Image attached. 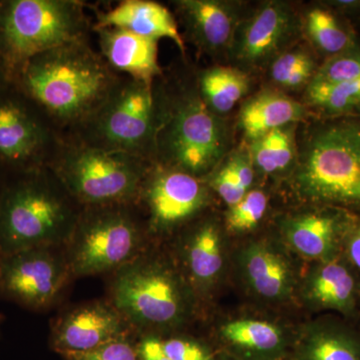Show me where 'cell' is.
<instances>
[{
	"label": "cell",
	"instance_id": "74e56055",
	"mask_svg": "<svg viewBox=\"0 0 360 360\" xmlns=\"http://www.w3.org/2000/svg\"><path fill=\"white\" fill-rule=\"evenodd\" d=\"M326 6L343 15H360V0H336L326 2Z\"/></svg>",
	"mask_w": 360,
	"mask_h": 360
},
{
	"label": "cell",
	"instance_id": "7402d4cb",
	"mask_svg": "<svg viewBox=\"0 0 360 360\" xmlns=\"http://www.w3.org/2000/svg\"><path fill=\"white\" fill-rule=\"evenodd\" d=\"M250 86L248 75L236 68L215 66L200 77V97L215 115L229 112L245 96Z\"/></svg>",
	"mask_w": 360,
	"mask_h": 360
},
{
	"label": "cell",
	"instance_id": "2e32d148",
	"mask_svg": "<svg viewBox=\"0 0 360 360\" xmlns=\"http://www.w3.org/2000/svg\"><path fill=\"white\" fill-rule=\"evenodd\" d=\"M104 27L122 28L158 41L170 39L180 51H186L174 15L167 7L150 0H124L110 11L98 13L94 30Z\"/></svg>",
	"mask_w": 360,
	"mask_h": 360
},
{
	"label": "cell",
	"instance_id": "f546056e",
	"mask_svg": "<svg viewBox=\"0 0 360 360\" xmlns=\"http://www.w3.org/2000/svg\"><path fill=\"white\" fill-rule=\"evenodd\" d=\"M267 198L262 191H251L236 205L231 206L226 224L232 231H248L255 229L264 217Z\"/></svg>",
	"mask_w": 360,
	"mask_h": 360
},
{
	"label": "cell",
	"instance_id": "8d00e7d4",
	"mask_svg": "<svg viewBox=\"0 0 360 360\" xmlns=\"http://www.w3.org/2000/svg\"><path fill=\"white\" fill-rule=\"evenodd\" d=\"M139 360H170L162 347V341L153 336H148L137 345Z\"/></svg>",
	"mask_w": 360,
	"mask_h": 360
},
{
	"label": "cell",
	"instance_id": "d590c367",
	"mask_svg": "<svg viewBox=\"0 0 360 360\" xmlns=\"http://www.w3.org/2000/svg\"><path fill=\"white\" fill-rule=\"evenodd\" d=\"M342 248L345 257L360 272V219H355L348 231Z\"/></svg>",
	"mask_w": 360,
	"mask_h": 360
},
{
	"label": "cell",
	"instance_id": "484cf974",
	"mask_svg": "<svg viewBox=\"0 0 360 360\" xmlns=\"http://www.w3.org/2000/svg\"><path fill=\"white\" fill-rule=\"evenodd\" d=\"M253 167L264 174H274L286 169L295 155V139L288 127L272 130L251 141L250 151Z\"/></svg>",
	"mask_w": 360,
	"mask_h": 360
},
{
	"label": "cell",
	"instance_id": "6da1fadb",
	"mask_svg": "<svg viewBox=\"0 0 360 360\" xmlns=\"http://www.w3.org/2000/svg\"><path fill=\"white\" fill-rule=\"evenodd\" d=\"M18 75L25 94L53 124L75 131L89 122L122 79L87 39L42 52Z\"/></svg>",
	"mask_w": 360,
	"mask_h": 360
},
{
	"label": "cell",
	"instance_id": "d4e9b609",
	"mask_svg": "<svg viewBox=\"0 0 360 360\" xmlns=\"http://www.w3.org/2000/svg\"><path fill=\"white\" fill-rule=\"evenodd\" d=\"M307 99L330 120L360 118V78L338 84H309Z\"/></svg>",
	"mask_w": 360,
	"mask_h": 360
},
{
	"label": "cell",
	"instance_id": "d6986e66",
	"mask_svg": "<svg viewBox=\"0 0 360 360\" xmlns=\"http://www.w3.org/2000/svg\"><path fill=\"white\" fill-rule=\"evenodd\" d=\"M356 271L345 255L324 260L310 281V297L319 307L354 314L360 296Z\"/></svg>",
	"mask_w": 360,
	"mask_h": 360
},
{
	"label": "cell",
	"instance_id": "ba28073f",
	"mask_svg": "<svg viewBox=\"0 0 360 360\" xmlns=\"http://www.w3.org/2000/svg\"><path fill=\"white\" fill-rule=\"evenodd\" d=\"M66 243L71 276L116 271L141 255L142 233L127 205L85 207Z\"/></svg>",
	"mask_w": 360,
	"mask_h": 360
},
{
	"label": "cell",
	"instance_id": "4fadbf2b",
	"mask_svg": "<svg viewBox=\"0 0 360 360\" xmlns=\"http://www.w3.org/2000/svg\"><path fill=\"white\" fill-rule=\"evenodd\" d=\"M295 26V14L290 6L283 2H267L238 27L232 41L234 56L243 65H264L281 51Z\"/></svg>",
	"mask_w": 360,
	"mask_h": 360
},
{
	"label": "cell",
	"instance_id": "d6a6232c",
	"mask_svg": "<svg viewBox=\"0 0 360 360\" xmlns=\"http://www.w3.org/2000/svg\"><path fill=\"white\" fill-rule=\"evenodd\" d=\"M212 186L231 207L238 203L248 193L239 184L229 161L212 177Z\"/></svg>",
	"mask_w": 360,
	"mask_h": 360
},
{
	"label": "cell",
	"instance_id": "83f0119b",
	"mask_svg": "<svg viewBox=\"0 0 360 360\" xmlns=\"http://www.w3.org/2000/svg\"><path fill=\"white\" fill-rule=\"evenodd\" d=\"M222 335L234 345L257 350L274 349L281 341L279 329L266 321L229 322L222 328Z\"/></svg>",
	"mask_w": 360,
	"mask_h": 360
},
{
	"label": "cell",
	"instance_id": "7a4b0ae2",
	"mask_svg": "<svg viewBox=\"0 0 360 360\" xmlns=\"http://www.w3.org/2000/svg\"><path fill=\"white\" fill-rule=\"evenodd\" d=\"M295 182L303 196L345 210H360V118H335L310 134Z\"/></svg>",
	"mask_w": 360,
	"mask_h": 360
},
{
	"label": "cell",
	"instance_id": "4dcf8cb0",
	"mask_svg": "<svg viewBox=\"0 0 360 360\" xmlns=\"http://www.w3.org/2000/svg\"><path fill=\"white\" fill-rule=\"evenodd\" d=\"M65 360H139L136 345L127 338H118L89 352L61 354Z\"/></svg>",
	"mask_w": 360,
	"mask_h": 360
},
{
	"label": "cell",
	"instance_id": "cb8c5ba5",
	"mask_svg": "<svg viewBox=\"0 0 360 360\" xmlns=\"http://www.w3.org/2000/svg\"><path fill=\"white\" fill-rule=\"evenodd\" d=\"M186 258L189 274L196 283H208L214 279L222 266L221 243L214 225H202L191 234Z\"/></svg>",
	"mask_w": 360,
	"mask_h": 360
},
{
	"label": "cell",
	"instance_id": "e0dca14e",
	"mask_svg": "<svg viewBox=\"0 0 360 360\" xmlns=\"http://www.w3.org/2000/svg\"><path fill=\"white\" fill-rule=\"evenodd\" d=\"M175 6L187 32L201 49L217 52L232 44L238 20L231 4L217 0H179Z\"/></svg>",
	"mask_w": 360,
	"mask_h": 360
},
{
	"label": "cell",
	"instance_id": "52a82bcc",
	"mask_svg": "<svg viewBox=\"0 0 360 360\" xmlns=\"http://www.w3.org/2000/svg\"><path fill=\"white\" fill-rule=\"evenodd\" d=\"M227 143L224 122L200 96L184 97L168 110L158 105L155 158L165 167L202 176L224 158Z\"/></svg>",
	"mask_w": 360,
	"mask_h": 360
},
{
	"label": "cell",
	"instance_id": "e575fe53",
	"mask_svg": "<svg viewBox=\"0 0 360 360\" xmlns=\"http://www.w3.org/2000/svg\"><path fill=\"white\" fill-rule=\"evenodd\" d=\"M239 184L248 193L255 179V167L251 162L250 153H239L229 160Z\"/></svg>",
	"mask_w": 360,
	"mask_h": 360
},
{
	"label": "cell",
	"instance_id": "836d02e7",
	"mask_svg": "<svg viewBox=\"0 0 360 360\" xmlns=\"http://www.w3.org/2000/svg\"><path fill=\"white\" fill-rule=\"evenodd\" d=\"M162 347L170 360H210L205 348L193 341L172 338L162 341Z\"/></svg>",
	"mask_w": 360,
	"mask_h": 360
},
{
	"label": "cell",
	"instance_id": "f35d334b",
	"mask_svg": "<svg viewBox=\"0 0 360 360\" xmlns=\"http://www.w3.org/2000/svg\"><path fill=\"white\" fill-rule=\"evenodd\" d=\"M0 78H1V70H0Z\"/></svg>",
	"mask_w": 360,
	"mask_h": 360
},
{
	"label": "cell",
	"instance_id": "5b68a950",
	"mask_svg": "<svg viewBox=\"0 0 360 360\" xmlns=\"http://www.w3.org/2000/svg\"><path fill=\"white\" fill-rule=\"evenodd\" d=\"M153 84L122 78L99 110L75 131V141L151 162L158 127Z\"/></svg>",
	"mask_w": 360,
	"mask_h": 360
},
{
	"label": "cell",
	"instance_id": "44dd1931",
	"mask_svg": "<svg viewBox=\"0 0 360 360\" xmlns=\"http://www.w3.org/2000/svg\"><path fill=\"white\" fill-rule=\"evenodd\" d=\"M307 32L314 46L328 58L360 46L352 27L329 7H315L309 11Z\"/></svg>",
	"mask_w": 360,
	"mask_h": 360
},
{
	"label": "cell",
	"instance_id": "603a6c76",
	"mask_svg": "<svg viewBox=\"0 0 360 360\" xmlns=\"http://www.w3.org/2000/svg\"><path fill=\"white\" fill-rule=\"evenodd\" d=\"M245 269L251 285L260 295L278 298L286 295L290 272L283 259L264 246H253L246 253Z\"/></svg>",
	"mask_w": 360,
	"mask_h": 360
},
{
	"label": "cell",
	"instance_id": "ffe728a7",
	"mask_svg": "<svg viewBox=\"0 0 360 360\" xmlns=\"http://www.w3.org/2000/svg\"><path fill=\"white\" fill-rule=\"evenodd\" d=\"M304 110L302 104L290 97L264 91L251 97L239 113V125L251 141L272 130L283 129L300 120Z\"/></svg>",
	"mask_w": 360,
	"mask_h": 360
},
{
	"label": "cell",
	"instance_id": "8992f818",
	"mask_svg": "<svg viewBox=\"0 0 360 360\" xmlns=\"http://www.w3.org/2000/svg\"><path fill=\"white\" fill-rule=\"evenodd\" d=\"M77 217L46 180H22L0 198V255L65 243Z\"/></svg>",
	"mask_w": 360,
	"mask_h": 360
},
{
	"label": "cell",
	"instance_id": "9c48e42d",
	"mask_svg": "<svg viewBox=\"0 0 360 360\" xmlns=\"http://www.w3.org/2000/svg\"><path fill=\"white\" fill-rule=\"evenodd\" d=\"M111 303L132 328H165L186 314V300L174 274L141 255L116 270Z\"/></svg>",
	"mask_w": 360,
	"mask_h": 360
},
{
	"label": "cell",
	"instance_id": "ac0fdd59",
	"mask_svg": "<svg viewBox=\"0 0 360 360\" xmlns=\"http://www.w3.org/2000/svg\"><path fill=\"white\" fill-rule=\"evenodd\" d=\"M49 143L47 127L25 106L0 101V156L11 162L35 160Z\"/></svg>",
	"mask_w": 360,
	"mask_h": 360
},
{
	"label": "cell",
	"instance_id": "3957f363",
	"mask_svg": "<svg viewBox=\"0 0 360 360\" xmlns=\"http://www.w3.org/2000/svg\"><path fill=\"white\" fill-rule=\"evenodd\" d=\"M84 2L11 0L0 4V58L20 71L30 59L63 45L86 40Z\"/></svg>",
	"mask_w": 360,
	"mask_h": 360
},
{
	"label": "cell",
	"instance_id": "30bf717a",
	"mask_svg": "<svg viewBox=\"0 0 360 360\" xmlns=\"http://www.w3.org/2000/svg\"><path fill=\"white\" fill-rule=\"evenodd\" d=\"M71 277L65 255L34 248L0 255V295L30 309L51 307Z\"/></svg>",
	"mask_w": 360,
	"mask_h": 360
},
{
	"label": "cell",
	"instance_id": "9a60e30c",
	"mask_svg": "<svg viewBox=\"0 0 360 360\" xmlns=\"http://www.w3.org/2000/svg\"><path fill=\"white\" fill-rule=\"evenodd\" d=\"M101 56L116 73L139 82L153 84L160 75L158 40L141 37L118 27L98 28Z\"/></svg>",
	"mask_w": 360,
	"mask_h": 360
},
{
	"label": "cell",
	"instance_id": "f1b7e54d",
	"mask_svg": "<svg viewBox=\"0 0 360 360\" xmlns=\"http://www.w3.org/2000/svg\"><path fill=\"white\" fill-rule=\"evenodd\" d=\"M360 78V46L326 58L309 84H338Z\"/></svg>",
	"mask_w": 360,
	"mask_h": 360
},
{
	"label": "cell",
	"instance_id": "7c38bea8",
	"mask_svg": "<svg viewBox=\"0 0 360 360\" xmlns=\"http://www.w3.org/2000/svg\"><path fill=\"white\" fill-rule=\"evenodd\" d=\"M131 328L112 303H85L61 314L52 324L51 347L60 354L89 352L127 338Z\"/></svg>",
	"mask_w": 360,
	"mask_h": 360
},
{
	"label": "cell",
	"instance_id": "4316f807",
	"mask_svg": "<svg viewBox=\"0 0 360 360\" xmlns=\"http://www.w3.org/2000/svg\"><path fill=\"white\" fill-rule=\"evenodd\" d=\"M311 360H360V340L347 329L319 331L309 348Z\"/></svg>",
	"mask_w": 360,
	"mask_h": 360
},
{
	"label": "cell",
	"instance_id": "5bb4252c",
	"mask_svg": "<svg viewBox=\"0 0 360 360\" xmlns=\"http://www.w3.org/2000/svg\"><path fill=\"white\" fill-rule=\"evenodd\" d=\"M355 217L347 210L328 206L322 212L291 219L286 229L290 245L310 258L331 259L340 255L343 241Z\"/></svg>",
	"mask_w": 360,
	"mask_h": 360
},
{
	"label": "cell",
	"instance_id": "8fae6325",
	"mask_svg": "<svg viewBox=\"0 0 360 360\" xmlns=\"http://www.w3.org/2000/svg\"><path fill=\"white\" fill-rule=\"evenodd\" d=\"M139 200L148 208L150 226L165 231L200 212L206 201V189L200 177L160 165L149 168Z\"/></svg>",
	"mask_w": 360,
	"mask_h": 360
},
{
	"label": "cell",
	"instance_id": "277c9868",
	"mask_svg": "<svg viewBox=\"0 0 360 360\" xmlns=\"http://www.w3.org/2000/svg\"><path fill=\"white\" fill-rule=\"evenodd\" d=\"M150 161L75 141L53 160L60 186L85 207L136 202Z\"/></svg>",
	"mask_w": 360,
	"mask_h": 360
},
{
	"label": "cell",
	"instance_id": "1f68e13d",
	"mask_svg": "<svg viewBox=\"0 0 360 360\" xmlns=\"http://www.w3.org/2000/svg\"><path fill=\"white\" fill-rule=\"evenodd\" d=\"M309 66H315L314 60L309 53L302 51L284 52L277 56L270 68V77L278 85H283L296 71Z\"/></svg>",
	"mask_w": 360,
	"mask_h": 360
}]
</instances>
